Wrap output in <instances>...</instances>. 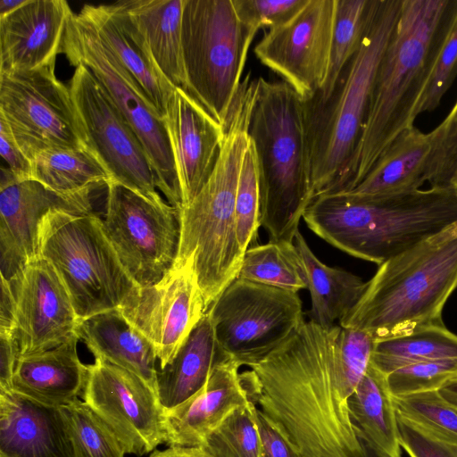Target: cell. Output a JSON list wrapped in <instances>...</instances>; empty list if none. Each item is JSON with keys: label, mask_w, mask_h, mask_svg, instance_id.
I'll return each instance as SVG.
<instances>
[{"label": "cell", "mask_w": 457, "mask_h": 457, "mask_svg": "<svg viewBox=\"0 0 457 457\" xmlns=\"http://www.w3.org/2000/svg\"><path fill=\"white\" fill-rule=\"evenodd\" d=\"M375 342L361 330L304 320L250 367L252 399L303 457H366L348 401L370 364Z\"/></svg>", "instance_id": "obj_1"}, {"label": "cell", "mask_w": 457, "mask_h": 457, "mask_svg": "<svg viewBox=\"0 0 457 457\" xmlns=\"http://www.w3.org/2000/svg\"><path fill=\"white\" fill-rule=\"evenodd\" d=\"M457 16V0H403L380 61L362 133L335 192L352 190L405 129Z\"/></svg>", "instance_id": "obj_2"}, {"label": "cell", "mask_w": 457, "mask_h": 457, "mask_svg": "<svg viewBox=\"0 0 457 457\" xmlns=\"http://www.w3.org/2000/svg\"><path fill=\"white\" fill-rule=\"evenodd\" d=\"M257 80L241 83L228 117L216 164L194 200L180 209L181 234L176 262L193 259L205 305H210L237 278L245 253L237 232L236 197Z\"/></svg>", "instance_id": "obj_3"}, {"label": "cell", "mask_w": 457, "mask_h": 457, "mask_svg": "<svg viewBox=\"0 0 457 457\" xmlns=\"http://www.w3.org/2000/svg\"><path fill=\"white\" fill-rule=\"evenodd\" d=\"M248 135L259 187V221L270 241L294 242L314 200L305 101L286 82L260 77Z\"/></svg>", "instance_id": "obj_4"}, {"label": "cell", "mask_w": 457, "mask_h": 457, "mask_svg": "<svg viewBox=\"0 0 457 457\" xmlns=\"http://www.w3.org/2000/svg\"><path fill=\"white\" fill-rule=\"evenodd\" d=\"M303 219L336 248L380 265L456 223L457 189L430 187L373 199L320 195Z\"/></svg>", "instance_id": "obj_5"}, {"label": "cell", "mask_w": 457, "mask_h": 457, "mask_svg": "<svg viewBox=\"0 0 457 457\" xmlns=\"http://www.w3.org/2000/svg\"><path fill=\"white\" fill-rule=\"evenodd\" d=\"M456 287L457 222L380 264L339 325L379 340L444 323Z\"/></svg>", "instance_id": "obj_6"}, {"label": "cell", "mask_w": 457, "mask_h": 457, "mask_svg": "<svg viewBox=\"0 0 457 457\" xmlns=\"http://www.w3.org/2000/svg\"><path fill=\"white\" fill-rule=\"evenodd\" d=\"M403 0H373L361 46L325 100L306 103L314 199L332 195L357 147L376 74L397 24Z\"/></svg>", "instance_id": "obj_7"}, {"label": "cell", "mask_w": 457, "mask_h": 457, "mask_svg": "<svg viewBox=\"0 0 457 457\" xmlns=\"http://www.w3.org/2000/svg\"><path fill=\"white\" fill-rule=\"evenodd\" d=\"M39 254L62 278L79 320L125 307L140 291L93 212H49L39 228Z\"/></svg>", "instance_id": "obj_8"}, {"label": "cell", "mask_w": 457, "mask_h": 457, "mask_svg": "<svg viewBox=\"0 0 457 457\" xmlns=\"http://www.w3.org/2000/svg\"><path fill=\"white\" fill-rule=\"evenodd\" d=\"M256 32L240 20L232 0H185L182 48L189 95L222 125Z\"/></svg>", "instance_id": "obj_9"}, {"label": "cell", "mask_w": 457, "mask_h": 457, "mask_svg": "<svg viewBox=\"0 0 457 457\" xmlns=\"http://www.w3.org/2000/svg\"><path fill=\"white\" fill-rule=\"evenodd\" d=\"M62 54L74 67L81 63L92 71L140 140L157 188L169 204L181 209L180 187L163 120L80 11L68 20Z\"/></svg>", "instance_id": "obj_10"}, {"label": "cell", "mask_w": 457, "mask_h": 457, "mask_svg": "<svg viewBox=\"0 0 457 457\" xmlns=\"http://www.w3.org/2000/svg\"><path fill=\"white\" fill-rule=\"evenodd\" d=\"M206 312L220 353L249 368L304 321L298 293L242 278L229 284Z\"/></svg>", "instance_id": "obj_11"}, {"label": "cell", "mask_w": 457, "mask_h": 457, "mask_svg": "<svg viewBox=\"0 0 457 457\" xmlns=\"http://www.w3.org/2000/svg\"><path fill=\"white\" fill-rule=\"evenodd\" d=\"M54 68L0 72V117L31 162L46 150L89 148L70 88Z\"/></svg>", "instance_id": "obj_12"}, {"label": "cell", "mask_w": 457, "mask_h": 457, "mask_svg": "<svg viewBox=\"0 0 457 457\" xmlns=\"http://www.w3.org/2000/svg\"><path fill=\"white\" fill-rule=\"evenodd\" d=\"M102 220L122 265L140 287L157 283L174 266L181 234L179 208L156 204L110 182Z\"/></svg>", "instance_id": "obj_13"}, {"label": "cell", "mask_w": 457, "mask_h": 457, "mask_svg": "<svg viewBox=\"0 0 457 457\" xmlns=\"http://www.w3.org/2000/svg\"><path fill=\"white\" fill-rule=\"evenodd\" d=\"M69 88L88 147L119 183L151 202L166 203L156 190L155 175L146 153L92 71L75 66Z\"/></svg>", "instance_id": "obj_14"}, {"label": "cell", "mask_w": 457, "mask_h": 457, "mask_svg": "<svg viewBox=\"0 0 457 457\" xmlns=\"http://www.w3.org/2000/svg\"><path fill=\"white\" fill-rule=\"evenodd\" d=\"M337 0H307L287 22L271 28L254 47L259 61L304 101L320 90L328 71Z\"/></svg>", "instance_id": "obj_15"}, {"label": "cell", "mask_w": 457, "mask_h": 457, "mask_svg": "<svg viewBox=\"0 0 457 457\" xmlns=\"http://www.w3.org/2000/svg\"><path fill=\"white\" fill-rule=\"evenodd\" d=\"M114 432L126 453L142 456L164 443V408L156 393L132 372L102 359L87 365L81 395Z\"/></svg>", "instance_id": "obj_16"}, {"label": "cell", "mask_w": 457, "mask_h": 457, "mask_svg": "<svg viewBox=\"0 0 457 457\" xmlns=\"http://www.w3.org/2000/svg\"><path fill=\"white\" fill-rule=\"evenodd\" d=\"M207 310L189 258L175 262L157 283L141 287L120 311L153 344L162 369L173 360Z\"/></svg>", "instance_id": "obj_17"}, {"label": "cell", "mask_w": 457, "mask_h": 457, "mask_svg": "<svg viewBox=\"0 0 457 457\" xmlns=\"http://www.w3.org/2000/svg\"><path fill=\"white\" fill-rule=\"evenodd\" d=\"M91 192L56 193L35 179L18 180L1 169L0 182V275L13 278L39 254V228L53 210L71 213L92 212Z\"/></svg>", "instance_id": "obj_18"}, {"label": "cell", "mask_w": 457, "mask_h": 457, "mask_svg": "<svg viewBox=\"0 0 457 457\" xmlns=\"http://www.w3.org/2000/svg\"><path fill=\"white\" fill-rule=\"evenodd\" d=\"M8 280L15 299L14 335L21 356L54 348L76 335L79 319L50 262L38 255Z\"/></svg>", "instance_id": "obj_19"}, {"label": "cell", "mask_w": 457, "mask_h": 457, "mask_svg": "<svg viewBox=\"0 0 457 457\" xmlns=\"http://www.w3.org/2000/svg\"><path fill=\"white\" fill-rule=\"evenodd\" d=\"M163 122L179 183L182 208L194 200L212 174L225 128L179 87H175L169 98Z\"/></svg>", "instance_id": "obj_20"}, {"label": "cell", "mask_w": 457, "mask_h": 457, "mask_svg": "<svg viewBox=\"0 0 457 457\" xmlns=\"http://www.w3.org/2000/svg\"><path fill=\"white\" fill-rule=\"evenodd\" d=\"M224 358L207 382L179 405L164 411V443L170 446L200 447L237 408L252 400L248 371Z\"/></svg>", "instance_id": "obj_21"}, {"label": "cell", "mask_w": 457, "mask_h": 457, "mask_svg": "<svg viewBox=\"0 0 457 457\" xmlns=\"http://www.w3.org/2000/svg\"><path fill=\"white\" fill-rule=\"evenodd\" d=\"M72 12L63 0H27L0 17V72L55 67Z\"/></svg>", "instance_id": "obj_22"}, {"label": "cell", "mask_w": 457, "mask_h": 457, "mask_svg": "<svg viewBox=\"0 0 457 457\" xmlns=\"http://www.w3.org/2000/svg\"><path fill=\"white\" fill-rule=\"evenodd\" d=\"M185 0H124L107 4L160 74L189 94L182 48Z\"/></svg>", "instance_id": "obj_23"}, {"label": "cell", "mask_w": 457, "mask_h": 457, "mask_svg": "<svg viewBox=\"0 0 457 457\" xmlns=\"http://www.w3.org/2000/svg\"><path fill=\"white\" fill-rule=\"evenodd\" d=\"M0 457H76L61 408L0 390Z\"/></svg>", "instance_id": "obj_24"}, {"label": "cell", "mask_w": 457, "mask_h": 457, "mask_svg": "<svg viewBox=\"0 0 457 457\" xmlns=\"http://www.w3.org/2000/svg\"><path fill=\"white\" fill-rule=\"evenodd\" d=\"M79 341L76 334L54 348L20 356L12 390L54 407L78 400L87 376V365L79 357Z\"/></svg>", "instance_id": "obj_25"}, {"label": "cell", "mask_w": 457, "mask_h": 457, "mask_svg": "<svg viewBox=\"0 0 457 457\" xmlns=\"http://www.w3.org/2000/svg\"><path fill=\"white\" fill-rule=\"evenodd\" d=\"M76 334L95 359H102L132 372L156 393L159 370L154 347L120 310L79 320Z\"/></svg>", "instance_id": "obj_26"}, {"label": "cell", "mask_w": 457, "mask_h": 457, "mask_svg": "<svg viewBox=\"0 0 457 457\" xmlns=\"http://www.w3.org/2000/svg\"><path fill=\"white\" fill-rule=\"evenodd\" d=\"M430 153L429 133L415 126L409 128L390 144L355 187L339 194L354 199H373L420 190L427 182Z\"/></svg>", "instance_id": "obj_27"}, {"label": "cell", "mask_w": 457, "mask_h": 457, "mask_svg": "<svg viewBox=\"0 0 457 457\" xmlns=\"http://www.w3.org/2000/svg\"><path fill=\"white\" fill-rule=\"evenodd\" d=\"M224 358L206 312L173 360L158 370L156 395L164 410L179 405L200 390L214 366Z\"/></svg>", "instance_id": "obj_28"}, {"label": "cell", "mask_w": 457, "mask_h": 457, "mask_svg": "<svg viewBox=\"0 0 457 457\" xmlns=\"http://www.w3.org/2000/svg\"><path fill=\"white\" fill-rule=\"evenodd\" d=\"M294 245L301 258L310 292V320L325 328L339 324L362 296L367 282L350 271L323 263L299 230Z\"/></svg>", "instance_id": "obj_29"}, {"label": "cell", "mask_w": 457, "mask_h": 457, "mask_svg": "<svg viewBox=\"0 0 457 457\" xmlns=\"http://www.w3.org/2000/svg\"><path fill=\"white\" fill-rule=\"evenodd\" d=\"M348 404L362 448L382 457H402L396 411L385 375L370 364Z\"/></svg>", "instance_id": "obj_30"}, {"label": "cell", "mask_w": 457, "mask_h": 457, "mask_svg": "<svg viewBox=\"0 0 457 457\" xmlns=\"http://www.w3.org/2000/svg\"><path fill=\"white\" fill-rule=\"evenodd\" d=\"M80 12L92 22L101 39L163 120L169 98L175 87L155 69L141 46L107 4H85Z\"/></svg>", "instance_id": "obj_31"}, {"label": "cell", "mask_w": 457, "mask_h": 457, "mask_svg": "<svg viewBox=\"0 0 457 457\" xmlns=\"http://www.w3.org/2000/svg\"><path fill=\"white\" fill-rule=\"evenodd\" d=\"M32 164V179L62 195L92 192L112 182L109 172L90 148L46 150L38 154Z\"/></svg>", "instance_id": "obj_32"}, {"label": "cell", "mask_w": 457, "mask_h": 457, "mask_svg": "<svg viewBox=\"0 0 457 457\" xmlns=\"http://www.w3.org/2000/svg\"><path fill=\"white\" fill-rule=\"evenodd\" d=\"M441 359H457V335L444 323L376 340L370 365L386 376L414 363Z\"/></svg>", "instance_id": "obj_33"}, {"label": "cell", "mask_w": 457, "mask_h": 457, "mask_svg": "<svg viewBox=\"0 0 457 457\" xmlns=\"http://www.w3.org/2000/svg\"><path fill=\"white\" fill-rule=\"evenodd\" d=\"M237 278L296 293L307 289L302 261L294 242L285 240L249 246Z\"/></svg>", "instance_id": "obj_34"}, {"label": "cell", "mask_w": 457, "mask_h": 457, "mask_svg": "<svg viewBox=\"0 0 457 457\" xmlns=\"http://www.w3.org/2000/svg\"><path fill=\"white\" fill-rule=\"evenodd\" d=\"M372 5L373 0H337L328 71L313 98L325 100L333 91L342 71L361 46Z\"/></svg>", "instance_id": "obj_35"}, {"label": "cell", "mask_w": 457, "mask_h": 457, "mask_svg": "<svg viewBox=\"0 0 457 457\" xmlns=\"http://www.w3.org/2000/svg\"><path fill=\"white\" fill-rule=\"evenodd\" d=\"M60 408L76 457H125L117 436L85 402L78 399Z\"/></svg>", "instance_id": "obj_36"}, {"label": "cell", "mask_w": 457, "mask_h": 457, "mask_svg": "<svg viewBox=\"0 0 457 457\" xmlns=\"http://www.w3.org/2000/svg\"><path fill=\"white\" fill-rule=\"evenodd\" d=\"M253 400L234 411L200 446L213 457H262Z\"/></svg>", "instance_id": "obj_37"}, {"label": "cell", "mask_w": 457, "mask_h": 457, "mask_svg": "<svg viewBox=\"0 0 457 457\" xmlns=\"http://www.w3.org/2000/svg\"><path fill=\"white\" fill-rule=\"evenodd\" d=\"M396 413L445 442L457 445V410L436 391L393 396Z\"/></svg>", "instance_id": "obj_38"}, {"label": "cell", "mask_w": 457, "mask_h": 457, "mask_svg": "<svg viewBox=\"0 0 457 457\" xmlns=\"http://www.w3.org/2000/svg\"><path fill=\"white\" fill-rule=\"evenodd\" d=\"M237 232L244 253L255 242L259 221V187L256 157L249 137L245 150L236 197Z\"/></svg>", "instance_id": "obj_39"}, {"label": "cell", "mask_w": 457, "mask_h": 457, "mask_svg": "<svg viewBox=\"0 0 457 457\" xmlns=\"http://www.w3.org/2000/svg\"><path fill=\"white\" fill-rule=\"evenodd\" d=\"M431 153L427 182L431 187L457 186V101L445 119L429 132Z\"/></svg>", "instance_id": "obj_40"}, {"label": "cell", "mask_w": 457, "mask_h": 457, "mask_svg": "<svg viewBox=\"0 0 457 457\" xmlns=\"http://www.w3.org/2000/svg\"><path fill=\"white\" fill-rule=\"evenodd\" d=\"M457 375V359H441L414 363L386 376L392 396L436 391Z\"/></svg>", "instance_id": "obj_41"}, {"label": "cell", "mask_w": 457, "mask_h": 457, "mask_svg": "<svg viewBox=\"0 0 457 457\" xmlns=\"http://www.w3.org/2000/svg\"><path fill=\"white\" fill-rule=\"evenodd\" d=\"M457 76V16L437 55L427 86L415 108V117L434 111Z\"/></svg>", "instance_id": "obj_42"}, {"label": "cell", "mask_w": 457, "mask_h": 457, "mask_svg": "<svg viewBox=\"0 0 457 457\" xmlns=\"http://www.w3.org/2000/svg\"><path fill=\"white\" fill-rule=\"evenodd\" d=\"M240 20L255 31L280 26L290 20L307 0H232Z\"/></svg>", "instance_id": "obj_43"}, {"label": "cell", "mask_w": 457, "mask_h": 457, "mask_svg": "<svg viewBox=\"0 0 457 457\" xmlns=\"http://www.w3.org/2000/svg\"><path fill=\"white\" fill-rule=\"evenodd\" d=\"M401 447L410 457H457V445L441 440L396 413Z\"/></svg>", "instance_id": "obj_44"}, {"label": "cell", "mask_w": 457, "mask_h": 457, "mask_svg": "<svg viewBox=\"0 0 457 457\" xmlns=\"http://www.w3.org/2000/svg\"><path fill=\"white\" fill-rule=\"evenodd\" d=\"M256 424L262 457H303L282 427L258 408Z\"/></svg>", "instance_id": "obj_45"}, {"label": "cell", "mask_w": 457, "mask_h": 457, "mask_svg": "<svg viewBox=\"0 0 457 457\" xmlns=\"http://www.w3.org/2000/svg\"><path fill=\"white\" fill-rule=\"evenodd\" d=\"M0 153L8 170L20 181L32 179L33 164L18 145L10 127L0 117Z\"/></svg>", "instance_id": "obj_46"}, {"label": "cell", "mask_w": 457, "mask_h": 457, "mask_svg": "<svg viewBox=\"0 0 457 457\" xmlns=\"http://www.w3.org/2000/svg\"><path fill=\"white\" fill-rule=\"evenodd\" d=\"M20 347L14 334H0V390H12V377L20 358Z\"/></svg>", "instance_id": "obj_47"}, {"label": "cell", "mask_w": 457, "mask_h": 457, "mask_svg": "<svg viewBox=\"0 0 457 457\" xmlns=\"http://www.w3.org/2000/svg\"><path fill=\"white\" fill-rule=\"evenodd\" d=\"M15 327L16 307L12 287L10 281L1 276L0 334H14Z\"/></svg>", "instance_id": "obj_48"}, {"label": "cell", "mask_w": 457, "mask_h": 457, "mask_svg": "<svg viewBox=\"0 0 457 457\" xmlns=\"http://www.w3.org/2000/svg\"><path fill=\"white\" fill-rule=\"evenodd\" d=\"M150 457H213L201 447L170 446L165 450H154Z\"/></svg>", "instance_id": "obj_49"}, {"label": "cell", "mask_w": 457, "mask_h": 457, "mask_svg": "<svg viewBox=\"0 0 457 457\" xmlns=\"http://www.w3.org/2000/svg\"><path fill=\"white\" fill-rule=\"evenodd\" d=\"M440 395L457 410V375L445 382L439 389Z\"/></svg>", "instance_id": "obj_50"}, {"label": "cell", "mask_w": 457, "mask_h": 457, "mask_svg": "<svg viewBox=\"0 0 457 457\" xmlns=\"http://www.w3.org/2000/svg\"><path fill=\"white\" fill-rule=\"evenodd\" d=\"M26 1L27 0H0V17L12 12Z\"/></svg>", "instance_id": "obj_51"}, {"label": "cell", "mask_w": 457, "mask_h": 457, "mask_svg": "<svg viewBox=\"0 0 457 457\" xmlns=\"http://www.w3.org/2000/svg\"><path fill=\"white\" fill-rule=\"evenodd\" d=\"M455 188L457 189V186H456V187H455Z\"/></svg>", "instance_id": "obj_52"}]
</instances>
